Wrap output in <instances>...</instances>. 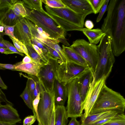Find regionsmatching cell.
I'll use <instances>...</instances> for the list:
<instances>
[{
    "instance_id": "4316f807",
    "label": "cell",
    "mask_w": 125,
    "mask_h": 125,
    "mask_svg": "<svg viewBox=\"0 0 125 125\" xmlns=\"http://www.w3.org/2000/svg\"><path fill=\"white\" fill-rule=\"evenodd\" d=\"M24 44L27 48L29 56L33 61L40 64H46L42 60L40 56L32 47V44L26 43Z\"/></svg>"
},
{
    "instance_id": "f35d334b",
    "label": "cell",
    "mask_w": 125,
    "mask_h": 125,
    "mask_svg": "<svg viewBox=\"0 0 125 125\" xmlns=\"http://www.w3.org/2000/svg\"><path fill=\"white\" fill-rule=\"evenodd\" d=\"M29 23L31 31L33 37V38L37 39H43V38L38 33L35 25L33 24L30 21Z\"/></svg>"
},
{
    "instance_id": "74e56055",
    "label": "cell",
    "mask_w": 125,
    "mask_h": 125,
    "mask_svg": "<svg viewBox=\"0 0 125 125\" xmlns=\"http://www.w3.org/2000/svg\"><path fill=\"white\" fill-rule=\"evenodd\" d=\"M110 0H106L99 11V14L96 19V22H99L102 18L104 14L107 10Z\"/></svg>"
},
{
    "instance_id": "d6986e66",
    "label": "cell",
    "mask_w": 125,
    "mask_h": 125,
    "mask_svg": "<svg viewBox=\"0 0 125 125\" xmlns=\"http://www.w3.org/2000/svg\"><path fill=\"white\" fill-rule=\"evenodd\" d=\"M53 90L55 93V105H64L67 98L66 86H64L56 79L54 82Z\"/></svg>"
},
{
    "instance_id": "8fae6325",
    "label": "cell",
    "mask_w": 125,
    "mask_h": 125,
    "mask_svg": "<svg viewBox=\"0 0 125 125\" xmlns=\"http://www.w3.org/2000/svg\"><path fill=\"white\" fill-rule=\"evenodd\" d=\"M106 79L103 77L95 82L93 77L85 99L82 103L84 113L81 118H85L89 115L101 88L105 83Z\"/></svg>"
},
{
    "instance_id": "d590c367",
    "label": "cell",
    "mask_w": 125,
    "mask_h": 125,
    "mask_svg": "<svg viewBox=\"0 0 125 125\" xmlns=\"http://www.w3.org/2000/svg\"><path fill=\"white\" fill-rule=\"evenodd\" d=\"M18 0H0V10L10 7Z\"/></svg>"
},
{
    "instance_id": "c3c4849f",
    "label": "cell",
    "mask_w": 125,
    "mask_h": 125,
    "mask_svg": "<svg viewBox=\"0 0 125 125\" xmlns=\"http://www.w3.org/2000/svg\"><path fill=\"white\" fill-rule=\"evenodd\" d=\"M75 117L72 118L68 125H80V122Z\"/></svg>"
},
{
    "instance_id": "f546056e",
    "label": "cell",
    "mask_w": 125,
    "mask_h": 125,
    "mask_svg": "<svg viewBox=\"0 0 125 125\" xmlns=\"http://www.w3.org/2000/svg\"><path fill=\"white\" fill-rule=\"evenodd\" d=\"M9 37L12 41L14 46L19 51L30 57L28 54L27 48L24 44L16 38Z\"/></svg>"
},
{
    "instance_id": "7dc6e473",
    "label": "cell",
    "mask_w": 125,
    "mask_h": 125,
    "mask_svg": "<svg viewBox=\"0 0 125 125\" xmlns=\"http://www.w3.org/2000/svg\"><path fill=\"white\" fill-rule=\"evenodd\" d=\"M84 24L86 28L89 29H92L94 26L93 22L90 20H86Z\"/></svg>"
},
{
    "instance_id": "db71d44e",
    "label": "cell",
    "mask_w": 125,
    "mask_h": 125,
    "mask_svg": "<svg viewBox=\"0 0 125 125\" xmlns=\"http://www.w3.org/2000/svg\"><path fill=\"white\" fill-rule=\"evenodd\" d=\"M55 107L53 109L50 125H54L55 118Z\"/></svg>"
},
{
    "instance_id": "7bdbcfd3",
    "label": "cell",
    "mask_w": 125,
    "mask_h": 125,
    "mask_svg": "<svg viewBox=\"0 0 125 125\" xmlns=\"http://www.w3.org/2000/svg\"><path fill=\"white\" fill-rule=\"evenodd\" d=\"M33 80L35 81V88L34 91L32 98V102L36 97L38 94L40 93V83L38 79V80H36V79H33Z\"/></svg>"
},
{
    "instance_id": "d4e9b609",
    "label": "cell",
    "mask_w": 125,
    "mask_h": 125,
    "mask_svg": "<svg viewBox=\"0 0 125 125\" xmlns=\"http://www.w3.org/2000/svg\"><path fill=\"white\" fill-rule=\"evenodd\" d=\"M22 1L18 0L9 8L17 16L25 17L27 15L29 10L24 7Z\"/></svg>"
},
{
    "instance_id": "4fadbf2b",
    "label": "cell",
    "mask_w": 125,
    "mask_h": 125,
    "mask_svg": "<svg viewBox=\"0 0 125 125\" xmlns=\"http://www.w3.org/2000/svg\"><path fill=\"white\" fill-rule=\"evenodd\" d=\"M21 121L16 110L8 104L0 106V121L5 123H16Z\"/></svg>"
},
{
    "instance_id": "7c38bea8",
    "label": "cell",
    "mask_w": 125,
    "mask_h": 125,
    "mask_svg": "<svg viewBox=\"0 0 125 125\" xmlns=\"http://www.w3.org/2000/svg\"><path fill=\"white\" fill-rule=\"evenodd\" d=\"M30 21L22 17L15 25L14 35L15 37L24 44H32L33 37L31 31Z\"/></svg>"
},
{
    "instance_id": "2e32d148",
    "label": "cell",
    "mask_w": 125,
    "mask_h": 125,
    "mask_svg": "<svg viewBox=\"0 0 125 125\" xmlns=\"http://www.w3.org/2000/svg\"><path fill=\"white\" fill-rule=\"evenodd\" d=\"M124 113L117 110H110L90 115L84 119L81 118L80 125H91L94 123L103 119L114 117Z\"/></svg>"
},
{
    "instance_id": "b9f144b4",
    "label": "cell",
    "mask_w": 125,
    "mask_h": 125,
    "mask_svg": "<svg viewBox=\"0 0 125 125\" xmlns=\"http://www.w3.org/2000/svg\"><path fill=\"white\" fill-rule=\"evenodd\" d=\"M42 43L47 48L49 54L58 59L62 61V59L61 56L57 51L50 47L47 46L43 43Z\"/></svg>"
},
{
    "instance_id": "9f6ffc18",
    "label": "cell",
    "mask_w": 125,
    "mask_h": 125,
    "mask_svg": "<svg viewBox=\"0 0 125 125\" xmlns=\"http://www.w3.org/2000/svg\"><path fill=\"white\" fill-rule=\"evenodd\" d=\"M0 125H16V123H5L0 121Z\"/></svg>"
},
{
    "instance_id": "cb8c5ba5",
    "label": "cell",
    "mask_w": 125,
    "mask_h": 125,
    "mask_svg": "<svg viewBox=\"0 0 125 125\" xmlns=\"http://www.w3.org/2000/svg\"><path fill=\"white\" fill-rule=\"evenodd\" d=\"M48 14L65 32L72 31H82L84 28H79L59 17L51 14Z\"/></svg>"
},
{
    "instance_id": "9a60e30c",
    "label": "cell",
    "mask_w": 125,
    "mask_h": 125,
    "mask_svg": "<svg viewBox=\"0 0 125 125\" xmlns=\"http://www.w3.org/2000/svg\"><path fill=\"white\" fill-rule=\"evenodd\" d=\"M77 79L79 91L83 103L93 81V73L90 70Z\"/></svg>"
},
{
    "instance_id": "ee69618b",
    "label": "cell",
    "mask_w": 125,
    "mask_h": 125,
    "mask_svg": "<svg viewBox=\"0 0 125 125\" xmlns=\"http://www.w3.org/2000/svg\"><path fill=\"white\" fill-rule=\"evenodd\" d=\"M2 102H4L6 104L13 105L8 100L5 94L0 88V106L2 105L1 104Z\"/></svg>"
},
{
    "instance_id": "484cf974",
    "label": "cell",
    "mask_w": 125,
    "mask_h": 125,
    "mask_svg": "<svg viewBox=\"0 0 125 125\" xmlns=\"http://www.w3.org/2000/svg\"><path fill=\"white\" fill-rule=\"evenodd\" d=\"M22 1L24 5L28 8L43 12H46L42 7V0H23Z\"/></svg>"
},
{
    "instance_id": "ba28073f",
    "label": "cell",
    "mask_w": 125,
    "mask_h": 125,
    "mask_svg": "<svg viewBox=\"0 0 125 125\" xmlns=\"http://www.w3.org/2000/svg\"><path fill=\"white\" fill-rule=\"evenodd\" d=\"M69 47L85 60L93 73L95 71L98 60L97 46L81 39H77L73 42Z\"/></svg>"
},
{
    "instance_id": "bcb514c9",
    "label": "cell",
    "mask_w": 125,
    "mask_h": 125,
    "mask_svg": "<svg viewBox=\"0 0 125 125\" xmlns=\"http://www.w3.org/2000/svg\"><path fill=\"white\" fill-rule=\"evenodd\" d=\"M114 117L106 118L103 119L102 120H100L94 123L91 125H101L110 120Z\"/></svg>"
},
{
    "instance_id": "680465c9",
    "label": "cell",
    "mask_w": 125,
    "mask_h": 125,
    "mask_svg": "<svg viewBox=\"0 0 125 125\" xmlns=\"http://www.w3.org/2000/svg\"><path fill=\"white\" fill-rule=\"evenodd\" d=\"M1 23V22L0 21V25Z\"/></svg>"
},
{
    "instance_id": "603a6c76",
    "label": "cell",
    "mask_w": 125,
    "mask_h": 125,
    "mask_svg": "<svg viewBox=\"0 0 125 125\" xmlns=\"http://www.w3.org/2000/svg\"><path fill=\"white\" fill-rule=\"evenodd\" d=\"M37 39L57 51L61 56L62 62H67V59L62 49L58 43L60 42L58 40L53 39L44 38Z\"/></svg>"
},
{
    "instance_id": "f907efd6",
    "label": "cell",
    "mask_w": 125,
    "mask_h": 125,
    "mask_svg": "<svg viewBox=\"0 0 125 125\" xmlns=\"http://www.w3.org/2000/svg\"><path fill=\"white\" fill-rule=\"evenodd\" d=\"M33 61L30 57L26 55L23 58L22 62L23 63H31Z\"/></svg>"
},
{
    "instance_id": "681fc988",
    "label": "cell",
    "mask_w": 125,
    "mask_h": 125,
    "mask_svg": "<svg viewBox=\"0 0 125 125\" xmlns=\"http://www.w3.org/2000/svg\"><path fill=\"white\" fill-rule=\"evenodd\" d=\"M0 52L2 53L6 54L14 53L8 49H6L2 48H0Z\"/></svg>"
},
{
    "instance_id": "7a4b0ae2",
    "label": "cell",
    "mask_w": 125,
    "mask_h": 125,
    "mask_svg": "<svg viewBox=\"0 0 125 125\" xmlns=\"http://www.w3.org/2000/svg\"><path fill=\"white\" fill-rule=\"evenodd\" d=\"M98 60L95 71L93 73L94 81L96 82L103 77L109 76L115 61L113 52L110 37L105 33L97 46Z\"/></svg>"
},
{
    "instance_id": "4dcf8cb0",
    "label": "cell",
    "mask_w": 125,
    "mask_h": 125,
    "mask_svg": "<svg viewBox=\"0 0 125 125\" xmlns=\"http://www.w3.org/2000/svg\"><path fill=\"white\" fill-rule=\"evenodd\" d=\"M106 0H88L95 14L99 12Z\"/></svg>"
},
{
    "instance_id": "30bf717a",
    "label": "cell",
    "mask_w": 125,
    "mask_h": 125,
    "mask_svg": "<svg viewBox=\"0 0 125 125\" xmlns=\"http://www.w3.org/2000/svg\"><path fill=\"white\" fill-rule=\"evenodd\" d=\"M45 7L48 13L61 18L78 27L83 28L87 15L75 12L66 6L60 8H52L46 5Z\"/></svg>"
},
{
    "instance_id": "7402d4cb",
    "label": "cell",
    "mask_w": 125,
    "mask_h": 125,
    "mask_svg": "<svg viewBox=\"0 0 125 125\" xmlns=\"http://www.w3.org/2000/svg\"><path fill=\"white\" fill-rule=\"evenodd\" d=\"M55 114L54 125H67L68 118L64 105H55Z\"/></svg>"
},
{
    "instance_id": "8d00e7d4",
    "label": "cell",
    "mask_w": 125,
    "mask_h": 125,
    "mask_svg": "<svg viewBox=\"0 0 125 125\" xmlns=\"http://www.w3.org/2000/svg\"><path fill=\"white\" fill-rule=\"evenodd\" d=\"M24 76L28 79L26 83L28 85V89L32 99L33 91L35 88V81L32 77H29L27 76H25L24 75Z\"/></svg>"
},
{
    "instance_id": "3957f363",
    "label": "cell",
    "mask_w": 125,
    "mask_h": 125,
    "mask_svg": "<svg viewBox=\"0 0 125 125\" xmlns=\"http://www.w3.org/2000/svg\"><path fill=\"white\" fill-rule=\"evenodd\" d=\"M125 99L120 93L108 87L105 83L101 88L90 115L110 110L124 112Z\"/></svg>"
},
{
    "instance_id": "f5cc1de1",
    "label": "cell",
    "mask_w": 125,
    "mask_h": 125,
    "mask_svg": "<svg viewBox=\"0 0 125 125\" xmlns=\"http://www.w3.org/2000/svg\"><path fill=\"white\" fill-rule=\"evenodd\" d=\"M0 87L4 90H7V86L5 84L0 76Z\"/></svg>"
},
{
    "instance_id": "e0dca14e",
    "label": "cell",
    "mask_w": 125,
    "mask_h": 125,
    "mask_svg": "<svg viewBox=\"0 0 125 125\" xmlns=\"http://www.w3.org/2000/svg\"><path fill=\"white\" fill-rule=\"evenodd\" d=\"M47 64H40L33 61L27 63H23L22 61L15 64L16 71L25 72L29 75L37 77L41 68Z\"/></svg>"
},
{
    "instance_id": "1f68e13d",
    "label": "cell",
    "mask_w": 125,
    "mask_h": 125,
    "mask_svg": "<svg viewBox=\"0 0 125 125\" xmlns=\"http://www.w3.org/2000/svg\"><path fill=\"white\" fill-rule=\"evenodd\" d=\"M42 2L46 5L52 8H62L66 7L61 0H42Z\"/></svg>"
},
{
    "instance_id": "ab89813d",
    "label": "cell",
    "mask_w": 125,
    "mask_h": 125,
    "mask_svg": "<svg viewBox=\"0 0 125 125\" xmlns=\"http://www.w3.org/2000/svg\"><path fill=\"white\" fill-rule=\"evenodd\" d=\"M32 45L36 52L40 57L42 61L45 63L48 64V60L47 57L44 54L42 51L36 45L32 44Z\"/></svg>"
},
{
    "instance_id": "6f0895ef",
    "label": "cell",
    "mask_w": 125,
    "mask_h": 125,
    "mask_svg": "<svg viewBox=\"0 0 125 125\" xmlns=\"http://www.w3.org/2000/svg\"><path fill=\"white\" fill-rule=\"evenodd\" d=\"M4 30V27L1 25H0V32L2 33L3 32Z\"/></svg>"
},
{
    "instance_id": "816d5d0a",
    "label": "cell",
    "mask_w": 125,
    "mask_h": 125,
    "mask_svg": "<svg viewBox=\"0 0 125 125\" xmlns=\"http://www.w3.org/2000/svg\"><path fill=\"white\" fill-rule=\"evenodd\" d=\"M58 40L60 42L63 43L64 44L67 46H70V44L67 41L66 39L65 38H60L58 39Z\"/></svg>"
},
{
    "instance_id": "f1b7e54d",
    "label": "cell",
    "mask_w": 125,
    "mask_h": 125,
    "mask_svg": "<svg viewBox=\"0 0 125 125\" xmlns=\"http://www.w3.org/2000/svg\"><path fill=\"white\" fill-rule=\"evenodd\" d=\"M20 96L23 100L28 107L32 110L33 107L31 97L27 83L26 87L23 92L21 94Z\"/></svg>"
},
{
    "instance_id": "e575fe53",
    "label": "cell",
    "mask_w": 125,
    "mask_h": 125,
    "mask_svg": "<svg viewBox=\"0 0 125 125\" xmlns=\"http://www.w3.org/2000/svg\"><path fill=\"white\" fill-rule=\"evenodd\" d=\"M32 43L37 46L43 52L45 55L47 57L49 54L48 51L43 43L37 39L33 38L31 41Z\"/></svg>"
},
{
    "instance_id": "ffe728a7",
    "label": "cell",
    "mask_w": 125,
    "mask_h": 125,
    "mask_svg": "<svg viewBox=\"0 0 125 125\" xmlns=\"http://www.w3.org/2000/svg\"><path fill=\"white\" fill-rule=\"evenodd\" d=\"M21 18L15 15L9 7L0 10V21L5 25H15Z\"/></svg>"
},
{
    "instance_id": "5b68a950",
    "label": "cell",
    "mask_w": 125,
    "mask_h": 125,
    "mask_svg": "<svg viewBox=\"0 0 125 125\" xmlns=\"http://www.w3.org/2000/svg\"><path fill=\"white\" fill-rule=\"evenodd\" d=\"M25 18L42 28L52 39L65 38V31L47 12L32 10Z\"/></svg>"
},
{
    "instance_id": "ac0fdd59",
    "label": "cell",
    "mask_w": 125,
    "mask_h": 125,
    "mask_svg": "<svg viewBox=\"0 0 125 125\" xmlns=\"http://www.w3.org/2000/svg\"><path fill=\"white\" fill-rule=\"evenodd\" d=\"M62 50L67 59V62L89 67L88 64L85 60L80 54L70 47L65 46L62 45Z\"/></svg>"
},
{
    "instance_id": "5bb4252c",
    "label": "cell",
    "mask_w": 125,
    "mask_h": 125,
    "mask_svg": "<svg viewBox=\"0 0 125 125\" xmlns=\"http://www.w3.org/2000/svg\"><path fill=\"white\" fill-rule=\"evenodd\" d=\"M65 5L77 12L87 15L94 13L88 0H61Z\"/></svg>"
},
{
    "instance_id": "52a82bcc",
    "label": "cell",
    "mask_w": 125,
    "mask_h": 125,
    "mask_svg": "<svg viewBox=\"0 0 125 125\" xmlns=\"http://www.w3.org/2000/svg\"><path fill=\"white\" fill-rule=\"evenodd\" d=\"M58 61L56 79L64 86L91 70L89 67L82 66L70 62H64L59 60Z\"/></svg>"
},
{
    "instance_id": "44dd1931",
    "label": "cell",
    "mask_w": 125,
    "mask_h": 125,
    "mask_svg": "<svg viewBox=\"0 0 125 125\" xmlns=\"http://www.w3.org/2000/svg\"><path fill=\"white\" fill-rule=\"evenodd\" d=\"M82 31L88 39L89 42L95 45L97 44L100 41L105 34L101 29L99 28L89 29L84 28Z\"/></svg>"
},
{
    "instance_id": "9c48e42d",
    "label": "cell",
    "mask_w": 125,
    "mask_h": 125,
    "mask_svg": "<svg viewBox=\"0 0 125 125\" xmlns=\"http://www.w3.org/2000/svg\"><path fill=\"white\" fill-rule=\"evenodd\" d=\"M48 63L41 68L37 78L42 83L46 89L50 92L53 90L58 62L57 59L49 54Z\"/></svg>"
},
{
    "instance_id": "11a10c76",
    "label": "cell",
    "mask_w": 125,
    "mask_h": 125,
    "mask_svg": "<svg viewBox=\"0 0 125 125\" xmlns=\"http://www.w3.org/2000/svg\"><path fill=\"white\" fill-rule=\"evenodd\" d=\"M0 48L8 49L6 46L2 42L0 41Z\"/></svg>"
},
{
    "instance_id": "60d3db41",
    "label": "cell",
    "mask_w": 125,
    "mask_h": 125,
    "mask_svg": "<svg viewBox=\"0 0 125 125\" xmlns=\"http://www.w3.org/2000/svg\"><path fill=\"white\" fill-rule=\"evenodd\" d=\"M36 120V116L34 115L28 116L24 119L23 125H31L35 122Z\"/></svg>"
},
{
    "instance_id": "f6af8a7d",
    "label": "cell",
    "mask_w": 125,
    "mask_h": 125,
    "mask_svg": "<svg viewBox=\"0 0 125 125\" xmlns=\"http://www.w3.org/2000/svg\"><path fill=\"white\" fill-rule=\"evenodd\" d=\"M6 69L13 71H16L15 64L13 65L0 63V69L5 70Z\"/></svg>"
},
{
    "instance_id": "d6a6232c",
    "label": "cell",
    "mask_w": 125,
    "mask_h": 125,
    "mask_svg": "<svg viewBox=\"0 0 125 125\" xmlns=\"http://www.w3.org/2000/svg\"><path fill=\"white\" fill-rule=\"evenodd\" d=\"M3 35L0 33V41L3 42L6 46L8 49L13 52L14 53L18 54L22 56H24V54L19 51L12 44L9 42L4 40Z\"/></svg>"
},
{
    "instance_id": "277c9868",
    "label": "cell",
    "mask_w": 125,
    "mask_h": 125,
    "mask_svg": "<svg viewBox=\"0 0 125 125\" xmlns=\"http://www.w3.org/2000/svg\"><path fill=\"white\" fill-rule=\"evenodd\" d=\"M40 83V99L32 102L34 115L36 116L38 124L42 125H50L54 109L55 107V93L53 90L52 92L47 90L42 82Z\"/></svg>"
},
{
    "instance_id": "836d02e7",
    "label": "cell",
    "mask_w": 125,
    "mask_h": 125,
    "mask_svg": "<svg viewBox=\"0 0 125 125\" xmlns=\"http://www.w3.org/2000/svg\"><path fill=\"white\" fill-rule=\"evenodd\" d=\"M0 25L2 26L4 28V32H3V35L8 36L9 37L15 38L14 35V28L15 25L13 26H8L4 24L1 23Z\"/></svg>"
},
{
    "instance_id": "6da1fadb",
    "label": "cell",
    "mask_w": 125,
    "mask_h": 125,
    "mask_svg": "<svg viewBox=\"0 0 125 125\" xmlns=\"http://www.w3.org/2000/svg\"><path fill=\"white\" fill-rule=\"evenodd\" d=\"M101 29L110 38L114 56L125 50V0H110Z\"/></svg>"
},
{
    "instance_id": "83f0119b",
    "label": "cell",
    "mask_w": 125,
    "mask_h": 125,
    "mask_svg": "<svg viewBox=\"0 0 125 125\" xmlns=\"http://www.w3.org/2000/svg\"><path fill=\"white\" fill-rule=\"evenodd\" d=\"M101 125H125L124 112L117 115L110 120Z\"/></svg>"
},
{
    "instance_id": "8992f818",
    "label": "cell",
    "mask_w": 125,
    "mask_h": 125,
    "mask_svg": "<svg viewBox=\"0 0 125 125\" xmlns=\"http://www.w3.org/2000/svg\"><path fill=\"white\" fill-rule=\"evenodd\" d=\"M66 86L68 99L66 108L67 116L71 118L81 117L83 110L77 79L72 80Z\"/></svg>"
}]
</instances>
